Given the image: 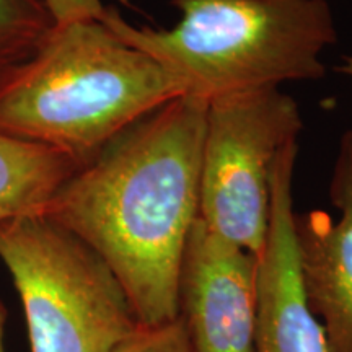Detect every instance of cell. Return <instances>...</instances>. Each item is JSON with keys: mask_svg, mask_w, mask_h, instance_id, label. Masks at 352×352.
<instances>
[{"mask_svg": "<svg viewBox=\"0 0 352 352\" xmlns=\"http://www.w3.org/2000/svg\"><path fill=\"white\" fill-rule=\"evenodd\" d=\"M208 101L176 96L82 166L41 215L90 246L124 289L135 320L178 316V274L192 223Z\"/></svg>", "mask_w": 352, "mask_h": 352, "instance_id": "1", "label": "cell"}, {"mask_svg": "<svg viewBox=\"0 0 352 352\" xmlns=\"http://www.w3.org/2000/svg\"><path fill=\"white\" fill-rule=\"evenodd\" d=\"M182 95L178 78L103 21L54 25L38 54L0 85V132L59 148L85 166Z\"/></svg>", "mask_w": 352, "mask_h": 352, "instance_id": "2", "label": "cell"}, {"mask_svg": "<svg viewBox=\"0 0 352 352\" xmlns=\"http://www.w3.org/2000/svg\"><path fill=\"white\" fill-rule=\"evenodd\" d=\"M182 13L171 30L134 26L114 7L100 21L145 52L201 100L316 80L321 54L338 39L327 0H170Z\"/></svg>", "mask_w": 352, "mask_h": 352, "instance_id": "3", "label": "cell"}, {"mask_svg": "<svg viewBox=\"0 0 352 352\" xmlns=\"http://www.w3.org/2000/svg\"><path fill=\"white\" fill-rule=\"evenodd\" d=\"M0 263L19 292L32 352H113L138 324L108 264L46 215L0 222Z\"/></svg>", "mask_w": 352, "mask_h": 352, "instance_id": "4", "label": "cell"}, {"mask_svg": "<svg viewBox=\"0 0 352 352\" xmlns=\"http://www.w3.org/2000/svg\"><path fill=\"white\" fill-rule=\"evenodd\" d=\"M303 129L300 108L277 87L215 96L206 109L199 219L230 243L261 254L271 215V171Z\"/></svg>", "mask_w": 352, "mask_h": 352, "instance_id": "5", "label": "cell"}, {"mask_svg": "<svg viewBox=\"0 0 352 352\" xmlns=\"http://www.w3.org/2000/svg\"><path fill=\"white\" fill-rule=\"evenodd\" d=\"M258 258L197 217L178 274V318L195 352H253Z\"/></svg>", "mask_w": 352, "mask_h": 352, "instance_id": "6", "label": "cell"}, {"mask_svg": "<svg viewBox=\"0 0 352 352\" xmlns=\"http://www.w3.org/2000/svg\"><path fill=\"white\" fill-rule=\"evenodd\" d=\"M297 153V142L285 145L271 171L270 227L256 266L253 352H327L298 259L292 192Z\"/></svg>", "mask_w": 352, "mask_h": 352, "instance_id": "7", "label": "cell"}, {"mask_svg": "<svg viewBox=\"0 0 352 352\" xmlns=\"http://www.w3.org/2000/svg\"><path fill=\"white\" fill-rule=\"evenodd\" d=\"M329 199L340 210L296 214L307 302L321 323L327 352H352V129L341 135Z\"/></svg>", "mask_w": 352, "mask_h": 352, "instance_id": "8", "label": "cell"}, {"mask_svg": "<svg viewBox=\"0 0 352 352\" xmlns=\"http://www.w3.org/2000/svg\"><path fill=\"white\" fill-rule=\"evenodd\" d=\"M80 168L76 158L59 148L0 132V222L41 214Z\"/></svg>", "mask_w": 352, "mask_h": 352, "instance_id": "9", "label": "cell"}, {"mask_svg": "<svg viewBox=\"0 0 352 352\" xmlns=\"http://www.w3.org/2000/svg\"><path fill=\"white\" fill-rule=\"evenodd\" d=\"M54 25L44 0H0V85L38 54Z\"/></svg>", "mask_w": 352, "mask_h": 352, "instance_id": "10", "label": "cell"}, {"mask_svg": "<svg viewBox=\"0 0 352 352\" xmlns=\"http://www.w3.org/2000/svg\"><path fill=\"white\" fill-rule=\"evenodd\" d=\"M113 352H195L183 321L175 320L158 324H135Z\"/></svg>", "mask_w": 352, "mask_h": 352, "instance_id": "11", "label": "cell"}, {"mask_svg": "<svg viewBox=\"0 0 352 352\" xmlns=\"http://www.w3.org/2000/svg\"><path fill=\"white\" fill-rule=\"evenodd\" d=\"M56 25L82 20H101L104 8L101 0H44Z\"/></svg>", "mask_w": 352, "mask_h": 352, "instance_id": "12", "label": "cell"}, {"mask_svg": "<svg viewBox=\"0 0 352 352\" xmlns=\"http://www.w3.org/2000/svg\"><path fill=\"white\" fill-rule=\"evenodd\" d=\"M8 310L7 305L0 298V352H6V327H7Z\"/></svg>", "mask_w": 352, "mask_h": 352, "instance_id": "13", "label": "cell"}, {"mask_svg": "<svg viewBox=\"0 0 352 352\" xmlns=\"http://www.w3.org/2000/svg\"><path fill=\"white\" fill-rule=\"evenodd\" d=\"M341 74H344V76H349L352 77V56H346L344 59H342V64L338 67Z\"/></svg>", "mask_w": 352, "mask_h": 352, "instance_id": "14", "label": "cell"}]
</instances>
